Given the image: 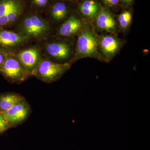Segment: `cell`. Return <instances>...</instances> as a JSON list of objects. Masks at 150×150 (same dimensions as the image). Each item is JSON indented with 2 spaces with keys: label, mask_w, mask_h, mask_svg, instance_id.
Returning <instances> with one entry per match:
<instances>
[{
  "label": "cell",
  "mask_w": 150,
  "mask_h": 150,
  "mask_svg": "<svg viewBox=\"0 0 150 150\" xmlns=\"http://www.w3.org/2000/svg\"><path fill=\"white\" fill-rule=\"evenodd\" d=\"M20 34L29 38H41L50 30L49 23L37 15L30 14L22 19L19 26Z\"/></svg>",
  "instance_id": "1"
},
{
  "label": "cell",
  "mask_w": 150,
  "mask_h": 150,
  "mask_svg": "<svg viewBox=\"0 0 150 150\" xmlns=\"http://www.w3.org/2000/svg\"><path fill=\"white\" fill-rule=\"evenodd\" d=\"M70 67L69 64H57L43 60L40 61L31 74L40 81L51 83L62 77Z\"/></svg>",
  "instance_id": "2"
},
{
  "label": "cell",
  "mask_w": 150,
  "mask_h": 150,
  "mask_svg": "<svg viewBox=\"0 0 150 150\" xmlns=\"http://www.w3.org/2000/svg\"><path fill=\"white\" fill-rule=\"evenodd\" d=\"M0 73L7 80L13 83H21L31 75L17 59L8 54L0 68Z\"/></svg>",
  "instance_id": "3"
},
{
  "label": "cell",
  "mask_w": 150,
  "mask_h": 150,
  "mask_svg": "<svg viewBox=\"0 0 150 150\" xmlns=\"http://www.w3.org/2000/svg\"><path fill=\"white\" fill-rule=\"evenodd\" d=\"M77 58H100L98 51V41L95 35L90 30H83L78 37L76 47Z\"/></svg>",
  "instance_id": "4"
},
{
  "label": "cell",
  "mask_w": 150,
  "mask_h": 150,
  "mask_svg": "<svg viewBox=\"0 0 150 150\" xmlns=\"http://www.w3.org/2000/svg\"><path fill=\"white\" fill-rule=\"evenodd\" d=\"M31 111L30 105L25 98L14 105L4 114L11 128L24 122L28 118Z\"/></svg>",
  "instance_id": "5"
},
{
  "label": "cell",
  "mask_w": 150,
  "mask_h": 150,
  "mask_svg": "<svg viewBox=\"0 0 150 150\" xmlns=\"http://www.w3.org/2000/svg\"><path fill=\"white\" fill-rule=\"evenodd\" d=\"M29 39L20 33L0 29V49L6 51V49L21 45Z\"/></svg>",
  "instance_id": "6"
},
{
  "label": "cell",
  "mask_w": 150,
  "mask_h": 150,
  "mask_svg": "<svg viewBox=\"0 0 150 150\" xmlns=\"http://www.w3.org/2000/svg\"><path fill=\"white\" fill-rule=\"evenodd\" d=\"M17 59L22 67L31 74L40 61V53L36 48H28L20 52Z\"/></svg>",
  "instance_id": "7"
},
{
  "label": "cell",
  "mask_w": 150,
  "mask_h": 150,
  "mask_svg": "<svg viewBox=\"0 0 150 150\" xmlns=\"http://www.w3.org/2000/svg\"><path fill=\"white\" fill-rule=\"evenodd\" d=\"M47 54L54 59L63 60L68 59L71 54V47L64 42H54L46 46Z\"/></svg>",
  "instance_id": "8"
},
{
  "label": "cell",
  "mask_w": 150,
  "mask_h": 150,
  "mask_svg": "<svg viewBox=\"0 0 150 150\" xmlns=\"http://www.w3.org/2000/svg\"><path fill=\"white\" fill-rule=\"evenodd\" d=\"M99 46L103 55L107 58H111L118 52L121 47V43L114 36L105 35L100 40Z\"/></svg>",
  "instance_id": "9"
},
{
  "label": "cell",
  "mask_w": 150,
  "mask_h": 150,
  "mask_svg": "<svg viewBox=\"0 0 150 150\" xmlns=\"http://www.w3.org/2000/svg\"><path fill=\"white\" fill-rule=\"evenodd\" d=\"M97 26L108 32H113L116 29V23L112 14L107 9L101 8L96 17Z\"/></svg>",
  "instance_id": "10"
},
{
  "label": "cell",
  "mask_w": 150,
  "mask_h": 150,
  "mask_svg": "<svg viewBox=\"0 0 150 150\" xmlns=\"http://www.w3.org/2000/svg\"><path fill=\"white\" fill-rule=\"evenodd\" d=\"M101 8L97 0H83L79 5V10L81 13L90 19L96 18Z\"/></svg>",
  "instance_id": "11"
},
{
  "label": "cell",
  "mask_w": 150,
  "mask_h": 150,
  "mask_svg": "<svg viewBox=\"0 0 150 150\" xmlns=\"http://www.w3.org/2000/svg\"><path fill=\"white\" fill-rule=\"evenodd\" d=\"M82 23L80 20L74 16L70 17L59 28V35L64 37L71 36L81 29Z\"/></svg>",
  "instance_id": "12"
},
{
  "label": "cell",
  "mask_w": 150,
  "mask_h": 150,
  "mask_svg": "<svg viewBox=\"0 0 150 150\" xmlns=\"http://www.w3.org/2000/svg\"><path fill=\"white\" fill-rule=\"evenodd\" d=\"M24 99L25 98L22 96L14 93L0 96V112L4 113L17 103Z\"/></svg>",
  "instance_id": "13"
},
{
  "label": "cell",
  "mask_w": 150,
  "mask_h": 150,
  "mask_svg": "<svg viewBox=\"0 0 150 150\" xmlns=\"http://www.w3.org/2000/svg\"><path fill=\"white\" fill-rule=\"evenodd\" d=\"M24 6V5L19 6L0 18V29L11 25L17 20L23 12Z\"/></svg>",
  "instance_id": "14"
},
{
  "label": "cell",
  "mask_w": 150,
  "mask_h": 150,
  "mask_svg": "<svg viewBox=\"0 0 150 150\" xmlns=\"http://www.w3.org/2000/svg\"><path fill=\"white\" fill-rule=\"evenodd\" d=\"M69 13V8L65 3L59 2L54 4L51 9V15L55 20L60 21L65 18Z\"/></svg>",
  "instance_id": "15"
},
{
  "label": "cell",
  "mask_w": 150,
  "mask_h": 150,
  "mask_svg": "<svg viewBox=\"0 0 150 150\" xmlns=\"http://www.w3.org/2000/svg\"><path fill=\"white\" fill-rule=\"evenodd\" d=\"M23 5L22 0H0V18Z\"/></svg>",
  "instance_id": "16"
},
{
  "label": "cell",
  "mask_w": 150,
  "mask_h": 150,
  "mask_svg": "<svg viewBox=\"0 0 150 150\" xmlns=\"http://www.w3.org/2000/svg\"><path fill=\"white\" fill-rule=\"evenodd\" d=\"M132 20L131 13L129 11H125L119 15L118 18L120 26L123 29H126L129 27Z\"/></svg>",
  "instance_id": "17"
},
{
  "label": "cell",
  "mask_w": 150,
  "mask_h": 150,
  "mask_svg": "<svg viewBox=\"0 0 150 150\" xmlns=\"http://www.w3.org/2000/svg\"><path fill=\"white\" fill-rule=\"evenodd\" d=\"M10 128L4 115L2 112H0V135Z\"/></svg>",
  "instance_id": "18"
},
{
  "label": "cell",
  "mask_w": 150,
  "mask_h": 150,
  "mask_svg": "<svg viewBox=\"0 0 150 150\" xmlns=\"http://www.w3.org/2000/svg\"><path fill=\"white\" fill-rule=\"evenodd\" d=\"M34 5L38 7H43L48 4L49 0H32Z\"/></svg>",
  "instance_id": "19"
},
{
  "label": "cell",
  "mask_w": 150,
  "mask_h": 150,
  "mask_svg": "<svg viewBox=\"0 0 150 150\" xmlns=\"http://www.w3.org/2000/svg\"><path fill=\"white\" fill-rule=\"evenodd\" d=\"M105 4L109 7H113L117 5L120 0H102Z\"/></svg>",
  "instance_id": "20"
},
{
  "label": "cell",
  "mask_w": 150,
  "mask_h": 150,
  "mask_svg": "<svg viewBox=\"0 0 150 150\" xmlns=\"http://www.w3.org/2000/svg\"><path fill=\"white\" fill-rule=\"evenodd\" d=\"M8 53L6 51L0 49V68L4 62Z\"/></svg>",
  "instance_id": "21"
},
{
  "label": "cell",
  "mask_w": 150,
  "mask_h": 150,
  "mask_svg": "<svg viewBox=\"0 0 150 150\" xmlns=\"http://www.w3.org/2000/svg\"><path fill=\"white\" fill-rule=\"evenodd\" d=\"M121 1L124 5H128L133 2L134 0H121Z\"/></svg>",
  "instance_id": "22"
},
{
  "label": "cell",
  "mask_w": 150,
  "mask_h": 150,
  "mask_svg": "<svg viewBox=\"0 0 150 150\" xmlns=\"http://www.w3.org/2000/svg\"><path fill=\"white\" fill-rule=\"evenodd\" d=\"M64 1H71V0H64Z\"/></svg>",
  "instance_id": "23"
}]
</instances>
